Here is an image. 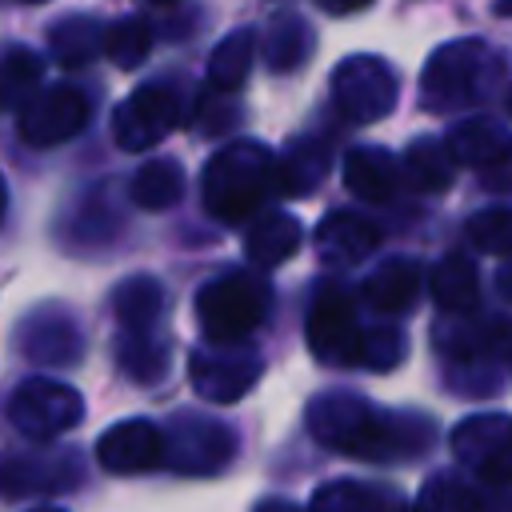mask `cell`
I'll return each mask as SVG.
<instances>
[{
	"label": "cell",
	"mask_w": 512,
	"mask_h": 512,
	"mask_svg": "<svg viewBox=\"0 0 512 512\" xmlns=\"http://www.w3.org/2000/svg\"><path fill=\"white\" fill-rule=\"evenodd\" d=\"M268 184H272L268 148L252 140H236L224 152H216L212 164L204 168V204L220 220H244L260 204Z\"/></svg>",
	"instance_id": "1"
},
{
	"label": "cell",
	"mask_w": 512,
	"mask_h": 512,
	"mask_svg": "<svg viewBox=\"0 0 512 512\" xmlns=\"http://www.w3.org/2000/svg\"><path fill=\"white\" fill-rule=\"evenodd\" d=\"M268 300H272L268 284L248 272H228L224 280H212L196 300L204 336L216 344H232V340L248 336L264 320Z\"/></svg>",
	"instance_id": "2"
},
{
	"label": "cell",
	"mask_w": 512,
	"mask_h": 512,
	"mask_svg": "<svg viewBox=\"0 0 512 512\" xmlns=\"http://www.w3.org/2000/svg\"><path fill=\"white\" fill-rule=\"evenodd\" d=\"M8 416L16 424L20 436L28 440H52L68 428L80 424L84 416V400L76 388L60 384V380H44V376H32L24 380L12 400H8Z\"/></svg>",
	"instance_id": "3"
},
{
	"label": "cell",
	"mask_w": 512,
	"mask_h": 512,
	"mask_svg": "<svg viewBox=\"0 0 512 512\" xmlns=\"http://www.w3.org/2000/svg\"><path fill=\"white\" fill-rule=\"evenodd\" d=\"M88 96L72 84H56L48 92H36L24 108H20V136L32 148H56L64 140H72L84 124H88Z\"/></svg>",
	"instance_id": "4"
},
{
	"label": "cell",
	"mask_w": 512,
	"mask_h": 512,
	"mask_svg": "<svg viewBox=\"0 0 512 512\" xmlns=\"http://www.w3.org/2000/svg\"><path fill=\"white\" fill-rule=\"evenodd\" d=\"M180 120V100L168 84H144L136 88L116 112H112V136L128 152H144L156 140H164Z\"/></svg>",
	"instance_id": "5"
},
{
	"label": "cell",
	"mask_w": 512,
	"mask_h": 512,
	"mask_svg": "<svg viewBox=\"0 0 512 512\" xmlns=\"http://www.w3.org/2000/svg\"><path fill=\"white\" fill-rule=\"evenodd\" d=\"M332 96L352 120H376L392 108L396 100V80L392 68L376 56H352L336 68L332 76Z\"/></svg>",
	"instance_id": "6"
},
{
	"label": "cell",
	"mask_w": 512,
	"mask_h": 512,
	"mask_svg": "<svg viewBox=\"0 0 512 512\" xmlns=\"http://www.w3.org/2000/svg\"><path fill=\"white\" fill-rule=\"evenodd\" d=\"M488 60L484 44L476 40H460V44H444L428 68H424V104L428 108H448L460 104L476 92L480 80V64Z\"/></svg>",
	"instance_id": "7"
},
{
	"label": "cell",
	"mask_w": 512,
	"mask_h": 512,
	"mask_svg": "<svg viewBox=\"0 0 512 512\" xmlns=\"http://www.w3.org/2000/svg\"><path fill=\"white\" fill-rule=\"evenodd\" d=\"M80 480V468L68 452H32V456H4L0 460V500L36 496V492H64Z\"/></svg>",
	"instance_id": "8"
},
{
	"label": "cell",
	"mask_w": 512,
	"mask_h": 512,
	"mask_svg": "<svg viewBox=\"0 0 512 512\" xmlns=\"http://www.w3.org/2000/svg\"><path fill=\"white\" fill-rule=\"evenodd\" d=\"M96 456L108 472H148L164 460V436L148 420H124L100 436Z\"/></svg>",
	"instance_id": "9"
},
{
	"label": "cell",
	"mask_w": 512,
	"mask_h": 512,
	"mask_svg": "<svg viewBox=\"0 0 512 512\" xmlns=\"http://www.w3.org/2000/svg\"><path fill=\"white\" fill-rule=\"evenodd\" d=\"M308 344L328 364H352L360 360V332L352 320V308L340 296H320L308 320Z\"/></svg>",
	"instance_id": "10"
},
{
	"label": "cell",
	"mask_w": 512,
	"mask_h": 512,
	"mask_svg": "<svg viewBox=\"0 0 512 512\" xmlns=\"http://www.w3.org/2000/svg\"><path fill=\"white\" fill-rule=\"evenodd\" d=\"M20 348L32 360H44V364H72L76 352H80V336H76V328L68 320H60L52 312L48 316L36 312L20 328Z\"/></svg>",
	"instance_id": "11"
},
{
	"label": "cell",
	"mask_w": 512,
	"mask_h": 512,
	"mask_svg": "<svg viewBox=\"0 0 512 512\" xmlns=\"http://www.w3.org/2000/svg\"><path fill=\"white\" fill-rule=\"evenodd\" d=\"M344 180L364 200H392L400 188V164L380 148H356L344 160Z\"/></svg>",
	"instance_id": "12"
},
{
	"label": "cell",
	"mask_w": 512,
	"mask_h": 512,
	"mask_svg": "<svg viewBox=\"0 0 512 512\" xmlns=\"http://www.w3.org/2000/svg\"><path fill=\"white\" fill-rule=\"evenodd\" d=\"M48 44L60 68H84L96 52H104V28L92 16H68L48 32Z\"/></svg>",
	"instance_id": "13"
},
{
	"label": "cell",
	"mask_w": 512,
	"mask_h": 512,
	"mask_svg": "<svg viewBox=\"0 0 512 512\" xmlns=\"http://www.w3.org/2000/svg\"><path fill=\"white\" fill-rule=\"evenodd\" d=\"M448 148H452V156L464 160V164H496V160H504V156L512 152V136H508L496 120H484V116H480V120L460 124V128L452 132Z\"/></svg>",
	"instance_id": "14"
},
{
	"label": "cell",
	"mask_w": 512,
	"mask_h": 512,
	"mask_svg": "<svg viewBox=\"0 0 512 512\" xmlns=\"http://www.w3.org/2000/svg\"><path fill=\"white\" fill-rule=\"evenodd\" d=\"M252 56H256V32H252V28L228 32V36L216 44L212 60H208V80H212L216 88H224V92L240 88L244 76H248V68H252Z\"/></svg>",
	"instance_id": "15"
},
{
	"label": "cell",
	"mask_w": 512,
	"mask_h": 512,
	"mask_svg": "<svg viewBox=\"0 0 512 512\" xmlns=\"http://www.w3.org/2000/svg\"><path fill=\"white\" fill-rule=\"evenodd\" d=\"M40 56L28 52V48H12L4 60H0V112H16L24 108L36 88H40Z\"/></svg>",
	"instance_id": "16"
},
{
	"label": "cell",
	"mask_w": 512,
	"mask_h": 512,
	"mask_svg": "<svg viewBox=\"0 0 512 512\" xmlns=\"http://www.w3.org/2000/svg\"><path fill=\"white\" fill-rule=\"evenodd\" d=\"M184 192V172L176 160H148L136 176H132V200L148 212H160L168 204H176Z\"/></svg>",
	"instance_id": "17"
},
{
	"label": "cell",
	"mask_w": 512,
	"mask_h": 512,
	"mask_svg": "<svg viewBox=\"0 0 512 512\" xmlns=\"http://www.w3.org/2000/svg\"><path fill=\"white\" fill-rule=\"evenodd\" d=\"M152 52V28L140 16H124L104 28V56L116 68H140Z\"/></svg>",
	"instance_id": "18"
},
{
	"label": "cell",
	"mask_w": 512,
	"mask_h": 512,
	"mask_svg": "<svg viewBox=\"0 0 512 512\" xmlns=\"http://www.w3.org/2000/svg\"><path fill=\"white\" fill-rule=\"evenodd\" d=\"M316 244L332 256V260H356L360 252H368L376 244V232L360 220V216H348V212H332L316 236Z\"/></svg>",
	"instance_id": "19"
},
{
	"label": "cell",
	"mask_w": 512,
	"mask_h": 512,
	"mask_svg": "<svg viewBox=\"0 0 512 512\" xmlns=\"http://www.w3.org/2000/svg\"><path fill=\"white\" fill-rule=\"evenodd\" d=\"M296 244H300V224H296L292 216H268L264 224L252 228V236H248V256L260 260L264 268H272V264H280L284 256H292Z\"/></svg>",
	"instance_id": "20"
},
{
	"label": "cell",
	"mask_w": 512,
	"mask_h": 512,
	"mask_svg": "<svg viewBox=\"0 0 512 512\" xmlns=\"http://www.w3.org/2000/svg\"><path fill=\"white\" fill-rule=\"evenodd\" d=\"M412 296H416V264H408V260H388L368 280V300L384 312H400Z\"/></svg>",
	"instance_id": "21"
},
{
	"label": "cell",
	"mask_w": 512,
	"mask_h": 512,
	"mask_svg": "<svg viewBox=\"0 0 512 512\" xmlns=\"http://www.w3.org/2000/svg\"><path fill=\"white\" fill-rule=\"evenodd\" d=\"M160 312V288L156 280H128L116 292V316L124 320L128 332H144Z\"/></svg>",
	"instance_id": "22"
},
{
	"label": "cell",
	"mask_w": 512,
	"mask_h": 512,
	"mask_svg": "<svg viewBox=\"0 0 512 512\" xmlns=\"http://www.w3.org/2000/svg\"><path fill=\"white\" fill-rule=\"evenodd\" d=\"M432 292H436V300L444 304V308H472L476 304V276H472V268H468V260H444L440 268H436V276H432Z\"/></svg>",
	"instance_id": "23"
},
{
	"label": "cell",
	"mask_w": 512,
	"mask_h": 512,
	"mask_svg": "<svg viewBox=\"0 0 512 512\" xmlns=\"http://www.w3.org/2000/svg\"><path fill=\"white\" fill-rule=\"evenodd\" d=\"M408 172L420 188H444L452 180V164H448V152L436 144V140H420L412 144L408 152Z\"/></svg>",
	"instance_id": "24"
},
{
	"label": "cell",
	"mask_w": 512,
	"mask_h": 512,
	"mask_svg": "<svg viewBox=\"0 0 512 512\" xmlns=\"http://www.w3.org/2000/svg\"><path fill=\"white\" fill-rule=\"evenodd\" d=\"M472 240L488 252H508L512 248V212L504 208H492L484 216L472 220Z\"/></svg>",
	"instance_id": "25"
},
{
	"label": "cell",
	"mask_w": 512,
	"mask_h": 512,
	"mask_svg": "<svg viewBox=\"0 0 512 512\" xmlns=\"http://www.w3.org/2000/svg\"><path fill=\"white\" fill-rule=\"evenodd\" d=\"M328 16H348V12H360V8H368L372 0H316Z\"/></svg>",
	"instance_id": "26"
},
{
	"label": "cell",
	"mask_w": 512,
	"mask_h": 512,
	"mask_svg": "<svg viewBox=\"0 0 512 512\" xmlns=\"http://www.w3.org/2000/svg\"><path fill=\"white\" fill-rule=\"evenodd\" d=\"M4 208H8V188H4V176H0V220H4Z\"/></svg>",
	"instance_id": "27"
},
{
	"label": "cell",
	"mask_w": 512,
	"mask_h": 512,
	"mask_svg": "<svg viewBox=\"0 0 512 512\" xmlns=\"http://www.w3.org/2000/svg\"><path fill=\"white\" fill-rule=\"evenodd\" d=\"M496 12H504V16H512V0H496Z\"/></svg>",
	"instance_id": "28"
},
{
	"label": "cell",
	"mask_w": 512,
	"mask_h": 512,
	"mask_svg": "<svg viewBox=\"0 0 512 512\" xmlns=\"http://www.w3.org/2000/svg\"><path fill=\"white\" fill-rule=\"evenodd\" d=\"M144 4H176V0H144Z\"/></svg>",
	"instance_id": "29"
},
{
	"label": "cell",
	"mask_w": 512,
	"mask_h": 512,
	"mask_svg": "<svg viewBox=\"0 0 512 512\" xmlns=\"http://www.w3.org/2000/svg\"><path fill=\"white\" fill-rule=\"evenodd\" d=\"M24 4H44V0H24Z\"/></svg>",
	"instance_id": "30"
},
{
	"label": "cell",
	"mask_w": 512,
	"mask_h": 512,
	"mask_svg": "<svg viewBox=\"0 0 512 512\" xmlns=\"http://www.w3.org/2000/svg\"><path fill=\"white\" fill-rule=\"evenodd\" d=\"M36 512H56V508H36Z\"/></svg>",
	"instance_id": "31"
}]
</instances>
